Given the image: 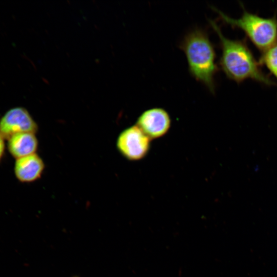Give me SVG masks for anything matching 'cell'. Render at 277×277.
Returning a JSON list of instances; mask_svg holds the SVG:
<instances>
[{"mask_svg":"<svg viewBox=\"0 0 277 277\" xmlns=\"http://www.w3.org/2000/svg\"><path fill=\"white\" fill-rule=\"evenodd\" d=\"M5 140L4 137L0 134V162L2 160L5 152Z\"/></svg>","mask_w":277,"mask_h":277,"instance_id":"10","label":"cell"},{"mask_svg":"<svg viewBox=\"0 0 277 277\" xmlns=\"http://www.w3.org/2000/svg\"><path fill=\"white\" fill-rule=\"evenodd\" d=\"M45 167L43 160L35 153L15 159L14 174L21 183H32L40 179Z\"/></svg>","mask_w":277,"mask_h":277,"instance_id":"7","label":"cell"},{"mask_svg":"<svg viewBox=\"0 0 277 277\" xmlns=\"http://www.w3.org/2000/svg\"><path fill=\"white\" fill-rule=\"evenodd\" d=\"M7 141L8 151L15 159L35 153L38 148L37 138L32 132L16 133Z\"/></svg>","mask_w":277,"mask_h":277,"instance_id":"8","label":"cell"},{"mask_svg":"<svg viewBox=\"0 0 277 277\" xmlns=\"http://www.w3.org/2000/svg\"><path fill=\"white\" fill-rule=\"evenodd\" d=\"M243 8V13L239 18H231L215 7L211 8L220 18L233 28L241 29L252 43L263 52L277 44V18L275 15L265 18L247 11Z\"/></svg>","mask_w":277,"mask_h":277,"instance_id":"3","label":"cell"},{"mask_svg":"<svg viewBox=\"0 0 277 277\" xmlns=\"http://www.w3.org/2000/svg\"><path fill=\"white\" fill-rule=\"evenodd\" d=\"M180 48L186 55L190 74L214 94L218 66L214 47L207 32L201 28L192 29L184 36Z\"/></svg>","mask_w":277,"mask_h":277,"instance_id":"2","label":"cell"},{"mask_svg":"<svg viewBox=\"0 0 277 277\" xmlns=\"http://www.w3.org/2000/svg\"><path fill=\"white\" fill-rule=\"evenodd\" d=\"M259 63L264 65L277 80V44L262 52Z\"/></svg>","mask_w":277,"mask_h":277,"instance_id":"9","label":"cell"},{"mask_svg":"<svg viewBox=\"0 0 277 277\" xmlns=\"http://www.w3.org/2000/svg\"><path fill=\"white\" fill-rule=\"evenodd\" d=\"M136 125L150 140L157 138L168 131L171 118L165 109L155 107L144 111L138 117Z\"/></svg>","mask_w":277,"mask_h":277,"instance_id":"6","label":"cell"},{"mask_svg":"<svg viewBox=\"0 0 277 277\" xmlns=\"http://www.w3.org/2000/svg\"><path fill=\"white\" fill-rule=\"evenodd\" d=\"M74 277H77V276H74Z\"/></svg>","mask_w":277,"mask_h":277,"instance_id":"11","label":"cell"},{"mask_svg":"<svg viewBox=\"0 0 277 277\" xmlns=\"http://www.w3.org/2000/svg\"><path fill=\"white\" fill-rule=\"evenodd\" d=\"M38 126L28 111L22 107H13L0 118V134L7 140L21 132L36 133Z\"/></svg>","mask_w":277,"mask_h":277,"instance_id":"5","label":"cell"},{"mask_svg":"<svg viewBox=\"0 0 277 277\" xmlns=\"http://www.w3.org/2000/svg\"><path fill=\"white\" fill-rule=\"evenodd\" d=\"M118 151L129 161H138L148 153L150 139L136 125L127 128L118 135L116 140Z\"/></svg>","mask_w":277,"mask_h":277,"instance_id":"4","label":"cell"},{"mask_svg":"<svg viewBox=\"0 0 277 277\" xmlns=\"http://www.w3.org/2000/svg\"><path fill=\"white\" fill-rule=\"evenodd\" d=\"M209 22L219 37L221 48L219 64L228 78L237 83L251 79L268 86L274 84L261 69L245 40L227 38L214 21Z\"/></svg>","mask_w":277,"mask_h":277,"instance_id":"1","label":"cell"}]
</instances>
